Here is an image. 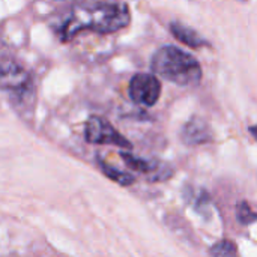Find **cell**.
Masks as SVG:
<instances>
[{
    "label": "cell",
    "mask_w": 257,
    "mask_h": 257,
    "mask_svg": "<svg viewBox=\"0 0 257 257\" xmlns=\"http://www.w3.org/2000/svg\"><path fill=\"white\" fill-rule=\"evenodd\" d=\"M130 23L131 12L125 2L87 0L69 9L68 15L59 24L57 36L62 42H68L83 30L108 35L128 27Z\"/></svg>",
    "instance_id": "6da1fadb"
},
{
    "label": "cell",
    "mask_w": 257,
    "mask_h": 257,
    "mask_svg": "<svg viewBox=\"0 0 257 257\" xmlns=\"http://www.w3.org/2000/svg\"><path fill=\"white\" fill-rule=\"evenodd\" d=\"M151 69L155 75L182 87L197 86L203 75L199 60L176 45L158 48L151 59Z\"/></svg>",
    "instance_id": "7a4b0ae2"
},
{
    "label": "cell",
    "mask_w": 257,
    "mask_h": 257,
    "mask_svg": "<svg viewBox=\"0 0 257 257\" xmlns=\"http://www.w3.org/2000/svg\"><path fill=\"white\" fill-rule=\"evenodd\" d=\"M2 89L14 101H24L33 95V80L30 72L17 60L3 57L2 60Z\"/></svg>",
    "instance_id": "3957f363"
},
{
    "label": "cell",
    "mask_w": 257,
    "mask_h": 257,
    "mask_svg": "<svg viewBox=\"0 0 257 257\" xmlns=\"http://www.w3.org/2000/svg\"><path fill=\"white\" fill-rule=\"evenodd\" d=\"M84 139L93 145H113L123 149H133V145L125 139L107 119L101 116H90L84 126Z\"/></svg>",
    "instance_id": "277c9868"
},
{
    "label": "cell",
    "mask_w": 257,
    "mask_h": 257,
    "mask_svg": "<svg viewBox=\"0 0 257 257\" xmlns=\"http://www.w3.org/2000/svg\"><path fill=\"white\" fill-rule=\"evenodd\" d=\"M161 81L155 74L137 72L128 84V95L133 102L145 107H152L158 102L161 95Z\"/></svg>",
    "instance_id": "5b68a950"
},
{
    "label": "cell",
    "mask_w": 257,
    "mask_h": 257,
    "mask_svg": "<svg viewBox=\"0 0 257 257\" xmlns=\"http://www.w3.org/2000/svg\"><path fill=\"white\" fill-rule=\"evenodd\" d=\"M120 158L123 160V163L133 169L137 173H143V175H155L154 181H163L172 176L173 170L170 166L160 163L157 160H145L140 157H136L130 152H120Z\"/></svg>",
    "instance_id": "8992f818"
},
{
    "label": "cell",
    "mask_w": 257,
    "mask_h": 257,
    "mask_svg": "<svg viewBox=\"0 0 257 257\" xmlns=\"http://www.w3.org/2000/svg\"><path fill=\"white\" fill-rule=\"evenodd\" d=\"M181 139L187 146H200V145L212 142L214 136H212V130L209 123L205 119L194 116L184 125Z\"/></svg>",
    "instance_id": "52a82bcc"
},
{
    "label": "cell",
    "mask_w": 257,
    "mask_h": 257,
    "mask_svg": "<svg viewBox=\"0 0 257 257\" xmlns=\"http://www.w3.org/2000/svg\"><path fill=\"white\" fill-rule=\"evenodd\" d=\"M170 32L179 42H182L184 45H188L191 48H200V47L209 45V42L200 33H197L194 29L185 26L184 23L172 21L170 23Z\"/></svg>",
    "instance_id": "ba28073f"
},
{
    "label": "cell",
    "mask_w": 257,
    "mask_h": 257,
    "mask_svg": "<svg viewBox=\"0 0 257 257\" xmlns=\"http://www.w3.org/2000/svg\"><path fill=\"white\" fill-rule=\"evenodd\" d=\"M99 166H101V169H102V172H104V175L107 178H110L111 181H114V182H117V184H120L123 187H128V185L136 182V178L133 175H130L126 172H122V170L110 166L108 163H105L102 160H99Z\"/></svg>",
    "instance_id": "9c48e42d"
},
{
    "label": "cell",
    "mask_w": 257,
    "mask_h": 257,
    "mask_svg": "<svg viewBox=\"0 0 257 257\" xmlns=\"http://www.w3.org/2000/svg\"><path fill=\"white\" fill-rule=\"evenodd\" d=\"M211 256L212 257H239L238 247L233 241L230 239H223L218 241L217 244L212 245L211 248Z\"/></svg>",
    "instance_id": "30bf717a"
},
{
    "label": "cell",
    "mask_w": 257,
    "mask_h": 257,
    "mask_svg": "<svg viewBox=\"0 0 257 257\" xmlns=\"http://www.w3.org/2000/svg\"><path fill=\"white\" fill-rule=\"evenodd\" d=\"M236 218L241 224L248 226L257 221V212H254L247 202H239L236 205Z\"/></svg>",
    "instance_id": "8fae6325"
},
{
    "label": "cell",
    "mask_w": 257,
    "mask_h": 257,
    "mask_svg": "<svg viewBox=\"0 0 257 257\" xmlns=\"http://www.w3.org/2000/svg\"><path fill=\"white\" fill-rule=\"evenodd\" d=\"M248 131H250V134L256 139L257 142V125H251V126L248 128Z\"/></svg>",
    "instance_id": "7c38bea8"
},
{
    "label": "cell",
    "mask_w": 257,
    "mask_h": 257,
    "mask_svg": "<svg viewBox=\"0 0 257 257\" xmlns=\"http://www.w3.org/2000/svg\"><path fill=\"white\" fill-rule=\"evenodd\" d=\"M241 2H245V0H241Z\"/></svg>",
    "instance_id": "4fadbf2b"
}]
</instances>
